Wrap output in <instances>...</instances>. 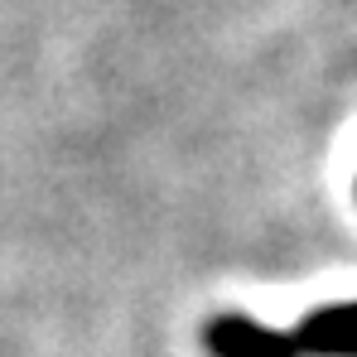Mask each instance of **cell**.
Instances as JSON below:
<instances>
[{"instance_id": "1", "label": "cell", "mask_w": 357, "mask_h": 357, "mask_svg": "<svg viewBox=\"0 0 357 357\" xmlns=\"http://www.w3.org/2000/svg\"><path fill=\"white\" fill-rule=\"evenodd\" d=\"M203 343L218 357H357V304L319 309L290 333H271L251 319L227 314L203 328Z\"/></svg>"}]
</instances>
